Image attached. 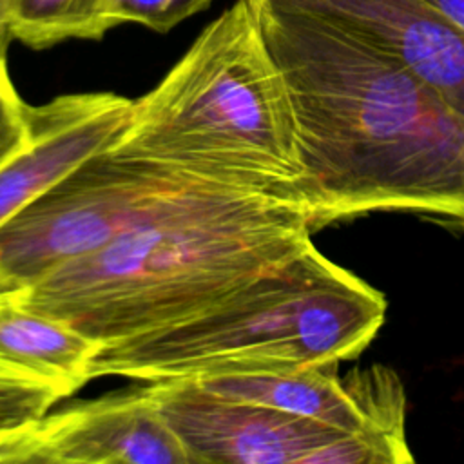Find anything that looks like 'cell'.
<instances>
[{"label":"cell","instance_id":"1","mask_svg":"<svg viewBox=\"0 0 464 464\" xmlns=\"http://www.w3.org/2000/svg\"><path fill=\"white\" fill-rule=\"evenodd\" d=\"M286 83L314 232L413 212L464 232V118L397 60L292 0H243Z\"/></svg>","mask_w":464,"mask_h":464},{"label":"cell","instance_id":"4","mask_svg":"<svg viewBox=\"0 0 464 464\" xmlns=\"http://www.w3.org/2000/svg\"><path fill=\"white\" fill-rule=\"evenodd\" d=\"M386 297L310 241L203 312L102 343L89 381L140 382L339 364L359 357L386 317Z\"/></svg>","mask_w":464,"mask_h":464},{"label":"cell","instance_id":"7","mask_svg":"<svg viewBox=\"0 0 464 464\" xmlns=\"http://www.w3.org/2000/svg\"><path fill=\"white\" fill-rule=\"evenodd\" d=\"M190 464L140 386L47 411L0 442V464Z\"/></svg>","mask_w":464,"mask_h":464},{"label":"cell","instance_id":"13","mask_svg":"<svg viewBox=\"0 0 464 464\" xmlns=\"http://www.w3.org/2000/svg\"><path fill=\"white\" fill-rule=\"evenodd\" d=\"M29 105L18 96L7 69V49L0 47V169L29 141Z\"/></svg>","mask_w":464,"mask_h":464},{"label":"cell","instance_id":"3","mask_svg":"<svg viewBox=\"0 0 464 464\" xmlns=\"http://www.w3.org/2000/svg\"><path fill=\"white\" fill-rule=\"evenodd\" d=\"M112 150L310 208L290 94L243 0L134 100L132 125Z\"/></svg>","mask_w":464,"mask_h":464},{"label":"cell","instance_id":"2","mask_svg":"<svg viewBox=\"0 0 464 464\" xmlns=\"http://www.w3.org/2000/svg\"><path fill=\"white\" fill-rule=\"evenodd\" d=\"M304 203L223 185L165 201L96 252L11 292L100 341L181 323L312 241Z\"/></svg>","mask_w":464,"mask_h":464},{"label":"cell","instance_id":"11","mask_svg":"<svg viewBox=\"0 0 464 464\" xmlns=\"http://www.w3.org/2000/svg\"><path fill=\"white\" fill-rule=\"evenodd\" d=\"M118 0H0L11 40L45 49L65 40H100L118 25Z\"/></svg>","mask_w":464,"mask_h":464},{"label":"cell","instance_id":"12","mask_svg":"<svg viewBox=\"0 0 464 464\" xmlns=\"http://www.w3.org/2000/svg\"><path fill=\"white\" fill-rule=\"evenodd\" d=\"M60 399L56 388L0 362V442L42 419Z\"/></svg>","mask_w":464,"mask_h":464},{"label":"cell","instance_id":"14","mask_svg":"<svg viewBox=\"0 0 464 464\" xmlns=\"http://www.w3.org/2000/svg\"><path fill=\"white\" fill-rule=\"evenodd\" d=\"M210 4L212 0H118L116 22L167 33Z\"/></svg>","mask_w":464,"mask_h":464},{"label":"cell","instance_id":"5","mask_svg":"<svg viewBox=\"0 0 464 464\" xmlns=\"http://www.w3.org/2000/svg\"><path fill=\"white\" fill-rule=\"evenodd\" d=\"M218 185L107 149L0 225V290H20L100 250L165 201Z\"/></svg>","mask_w":464,"mask_h":464},{"label":"cell","instance_id":"8","mask_svg":"<svg viewBox=\"0 0 464 464\" xmlns=\"http://www.w3.org/2000/svg\"><path fill=\"white\" fill-rule=\"evenodd\" d=\"M132 118L134 100L114 92L63 94L29 105V141L0 169V225L85 160L114 147Z\"/></svg>","mask_w":464,"mask_h":464},{"label":"cell","instance_id":"6","mask_svg":"<svg viewBox=\"0 0 464 464\" xmlns=\"http://www.w3.org/2000/svg\"><path fill=\"white\" fill-rule=\"evenodd\" d=\"M140 388L188 453L190 464H321L350 431L216 395L192 381H154Z\"/></svg>","mask_w":464,"mask_h":464},{"label":"cell","instance_id":"16","mask_svg":"<svg viewBox=\"0 0 464 464\" xmlns=\"http://www.w3.org/2000/svg\"><path fill=\"white\" fill-rule=\"evenodd\" d=\"M9 42H11V38L7 36L5 27H4V24H2V18H0V47H2V49H7Z\"/></svg>","mask_w":464,"mask_h":464},{"label":"cell","instance_id":"9","mask_svg":"<svg viewBox=\"0 0 464 464\" xmlns=\"http://www.w3.org/2000/svg\"><path fill=\"white\" fill-rule=\"evenodd\" d=\"M381 49L464 118V31L424 0H292Z\"/></svg>","mask_w":464,"mask_h":464},{"label":"cell","instance_id":"10","mask_svg":"<svg viewBox=\"0 0 464 464\" xmlns=\"http://www.w3.org/2000/svg\"><path fill=\"white\" fill-rule=\"evenodd\" d=\"M100 341L71 324L22 304L0 290V362L60 392L74 393L89 381Z\"/></svg>","mask_w":464,"mask_h":464},{"label":"cell","instance_id":"15","mask_svg":"<svg viewBox=\"0 0 464 464\" xmlns=\"http://www.w3.org/2000/svg\"><path fill=\"white\" fill-rule=\"evenodd\" d=\"M464 31V0H424Z\"/></svg>","mask_w":464,"mask_h":464}]
</instances>
